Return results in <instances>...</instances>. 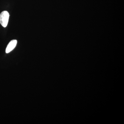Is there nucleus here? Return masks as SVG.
Instances as JSON below:
<instances>
[{
  "instance_id": "nucleus-2",
  "label": "nucleus",
  "mask_w": 124,
  "mask_h": 124,
  "mask_svg": "<svg viewBox=\"0 0 124 124\" xmlns=\"http://www.w3.org/2000/svg\"><path fill=\"white\" fill-rule=\"evenodd\" d=\"M17 40L15 39L12 40L9 42L8 44L6 47V53L8 54L12 51L15 48L17 45Z\"/></svg>"
},
{
  "instance_id": "nucleus-1",
  "label": "nucleus",
  "mask_w": 124,
  "mask_h": 124,
  "mask_svg": "<svg viewBox=\"0 0 124 124\" xmlns=\"http://www.w3.org/2000/svg\"><path fill=\"white\" fill-rule=\"evenodd\" d=\"M9 16L8 12L6 11H2L0 14V23L4 27L7 26Z\"/></svg>"
}]
</instances>
